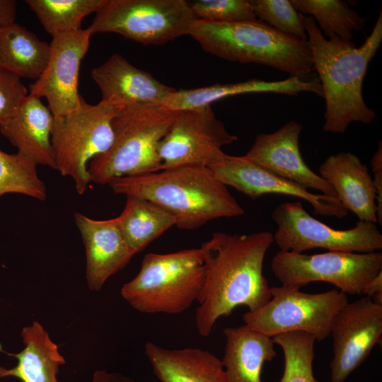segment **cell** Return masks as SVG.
I'll use <instances>...</instances> for the list:
<instances>
[{
    "instance_id": "6da1fadb",
    "label": "cell",
    "mask_w": 382,
    "mask_h": 382,
    "mask_svg": "<svg viewBox=\"0 0 382 382\" xmlns=\"http://www.w3.org/2000/svg\"><path fill=\"white\" fill-rule=\"evenodd\" d=\"M274 242L268 231L250 234L214 233L199 247L204 280L197 299L195 322L199 333L210 335L216 320L240 306L255 311L271 298L263 262Z\"/></svg>"
},
{
    "instance_id": "7a4b0ae2",
    "label": "cell",
    "mask_w": 382,
    "mask_h": 382,
    "mask_svg": "<svg viewBox=\"0 0 382 382\" xmlns=\"http://www.w3.org/2000/svg\"><path fill=\"white\" fill-rule=\"evenodd\" d=\"M304 24L325 100L323 130L343 134L354 122H371L376 112L366 104L362 86L382 42L381 11L371 34L359 47L335 35L326 38L311 16L304 18Z\"/></svg>"
},
{
    "instance_id": "3957f363",
    "label": "cell",
    "mask_w": 382,
    "mask_h": 382,
    "mask_svg": "<svg viewBox=\"0 0 382 382\" xmlns=\"http://www.w3.org/2000/svg\"><path fill=\"white\" fill-rule=\"evenodd\" d=\"M112 191L157 204L183 230L209 221L243 215L244 209L209 167L190 166L113 179Z\"/></svg>"
},
{
    "instance_id": "277c9868",
    "label": "cell",
    "mask_w": 382,
    "mask_h": 382,
    "mask_svg": "<svg viewBox=\"0 0 382 382\" xmlns=\"http://www.w3.org/2000/svg\"><path fill=\"white\" fill-rule=\"evenodd\" d=\"M188 35L207 52L228 61L260 64L301 78L314 70L308 40L256 18L227 23L197 19Z\"/></svg>"
},
{
    "instance_id": "5b68a950",
    "label": "cell",
    "mask_w": 382,
    "mask_h": 382,
    "mask_svg": "<svg viewBox=\"0 0 382 382\" xmlns=\"http://www.w3.org/2000/svg\"><path fill=\"white\" fill-rule=\"evenodd\" d=\"M178 112L161 105L123 107L112 120V145L88 165L91 182L108 185L115 178L159 171L158 146Z\"/></svg>"
},
{
    "instance_id": "8992f818",
    "label": "cell",
    "mask_w": 382,
    "mask_h": 382,
    "mask_svg": "<svg viewBox=\"0 0 382 382\" xmlns=\"http://www.w3.org/2000/svg\"><path fill=\"white\" fill-rule=\"evenodd\" d=\"M204 280L200 248L144 255L137 276L121 295L137 311L177 314L197 301Z\"/></svg>"
},
{
    "instance_id": "52a82bcc",
    "label": "cell",
    "mask_w": 382,
    "mask_h": 382,
    "mask_svg": "<svg viewBox=\"0 0 382 382\" xmlns=\"http://www.w3.org/2000/svg\"><path fill=\"white\" fill-rule=\"evenodd\" d=\"M123 107L102 100L91 105L83 100L75 111L54 117L52 144L56 170L73 180L79 195L86 191L91 183L89 162L112 145V120Z\"/></svg>"
},
{
    "instance_id": "ba28073f",
    "label": "cell",
    "mask_w": 382,
    "mask_h": 382,
    "mask_svg": "<svg viewBox=\"0 0 382 382\" xmlns=\"http://www.w3.org/2000/svg\"><path fill=\"white\" fill-rule=\"evenodd\" d=\"M197 19L185 0H106L88 28L156 45L188 35Z\"/></svg>"
},
{
    "instance_id": "9c48e42d",
    "label": "cell",
    "mask_w": 382,
    "mask_h": 382,
    "mask_svg": "<svg viewBox=\"0 0 382 382\" xmlns=\"http://www.w3.org/2000/svg\"><path fill=\"white\" fill-rule=\"evenodd\" d=\"M271 298L260 308L242 316L245 325L269 337L304 332L322 341L330 335L332 319L348 303L347 295L332 289L320 294L289 285L270 287Z\"/></svg>"
},
{
    "instance_id": "30bf717a",
    "label": "cell",
    "mask_w": 382,
    "mask_h": 382,
    "mask_svg": "<svg viewBox=\"0 0 382 382\" xmlns=\"http://www.w3.org/2000/svg\"><path fill=\"white\" fill-rule=\"evenodd\" d=\"M271 268L282 285L300 288L325 282L346 294L359 295L382 271V253L328 251L306 255L280 250L273 257Z\"/></svg>"
},
{
    "instance_id": "8fae6325",
    "label": "cell",
    "mask_w": 382,
    "mask_h": 382,
    "mask_svg": "<svg viewBox=\"0 0 382 382\" xmlns=\"http://www.w3.org/2000/svg\"><path fill=\"white\" fill-rule=\"evenodd\" d=\"M277 225L274 242L282 251L296 253L313 248L366 253L382 248V234L376 224L359 221L347 230L334 229L312 217L301 202H285L272 212Z\"/></svg>"
},
{
    "instance_id": "7c38bea8",
    "label": "cell",
    "mask_w": 382,
    "mask_h": 382,
    "mask_svg": "<svg viewBox=\"0 0 382 382\" xmlns=\"http://www.w3.org/2000/svg\"><path fill=\"white\" fill-rule=\"evenodd\" d=\"M237 139L215 116L211 105L179 110L158 146L160 170L210 167L225 156L222 148Z\"/></svg>"
},
{
    "instance_id": "4fadbf2b",
    "label": "cell",
    "mask_w": 382,
    "mask_h": 382,
    "mask_svg": "<svg viewBox=\"0 0 382 382\" xmlns=\"http://www.w3.org/2000/svg\"><path fill=\"white\" fill-rule=\"evenodd\" d=\"M331 382H345L369 357L382 335V305L363 296L347 303L334 316Z\"/></svg>"
},
{
    "instance_id": "5bb4252c",
    "label": "cell",
    "mask_w": 382,
    "mask_h": 382,
    "mask_svg": "<svg viewBox=\"0 0 382 382\" xmlns=\"http://www.w3.org/2000/svg\"><path fill=\"white\" fill-rule=\"evenodd\" d=\"M92 35L86 28L53 36L48 64L29 86L30 94L47 100L54 118L69 115L81 105L83 98L78 90L79 69Z\"/></svg>"
},
{
    "instance_id": "9a60e30c",
    "label": "cell",
    "mask_w": 382,
    "mask_h": 382,
    "mask_svg": "<svg viewBox=\"0 0 382 382\" xmlns=\"http://www.w3.org/2000/svg\"><path fill=\"white\" fill-rule=\"evenodd\" d=\"M209 168L226 186H231L250 198L270 193L282 194L306 200L313 207L315 214L339 219L347 215L348 211L337 198L313 193L259 166L245 156L226 154L222 160Z\"/></svg>"
},
{
    "instance_id": "2e32d148",
    "label": "cell",
    "mask_w": 382,
    "mask_h": 382,
    "mask_svg": "<svg viewBox=\"0 0 382 382\" xmlns=\"http://www.w3.org/2000/svg\"><path fill=\"white\" fill-rule=\"evenodd\" d=\"M302 125L295 120L286 122L272 133H261L245 155L259 166L299 185L320 191L337 198L332 185L305 163L299 149Z\"/></svg>"
},
{
    "instance_id": "e0dca14e",
    "label": "cell",
    "mask_w": 382,
    "mask_h": 382,
    "mask_svg": "<svg viewBox=\"0 0 382 382\" xmlns=\"http://www.w3.org/2000/svg\"><path fill=\"white\" fill-rule=\"evenodd\" d=\"M74 215L85 246L88 288L99 291L135 254L125 241L116 217L98 220L80 212Z\"/></svg>"
},
{
    "instance_id": "ac0fdd59",
    "label": "cell",
    "mask_w": 382,
    "mask_h": 382,
    "mask_svg": "<svg viewBox=\"0 0 382 382\" xmlns=\"http://www.w3.org/2000/svg\"><path fill=\"white\" fill-rule=\"evenodd\" d=\"M91 76L101 92L102 100L125 106L161 105L176 91L155 79L149 72L134 66L117 53L93 68Z\"/></svg>"
},
{
    "instance_id": "d6986e66",
    "label": "cell",
    "mask_w": 382,
    "mask_h": 382,
    "mask_svg": "<svg viewBox=\"0 0 382 382\" xmlns=\"http://www.w3.org/2000/svg\"><path fill=\"white\" fill-rule=\"evenodd\" d=\"M319 175L332 187L337 199L359 221L377 222L376 190L367 166L351 152L328 156Z\"/></svg>"
},
{
    "instance_id": "ffe728a7",
    "label": "cell",
    "mask_w": 382,
    "mask_h": 382,
    "mask_svg": "<svg viewBox=\"0 0 382 382\" xmlns=\"http://www.w3.org/2000/svg\"><path fill=\"white\" fill-rule=\"evenodd\" d=\"M54 116L41 98L28 94L17 113L0 126V132L17 154L36 166L56 169L52 144Z\"/></svg>"
},
{
    "instance_id": "44dd1931",
    "label": "cell",
    "mask_w": 382,
    "mask_h": 382,
    "mask_svg": "<svg viewBox=\"0 0 382 382\" xmlns=\"http://www.w3.org/2000/svg\"><path fill=\"white\" fill-rule=\"evenodd\" d=\"M301 92H311L323 96L322 87L318 79L307 80L305 77L291 76L276 81L254 79L243 82L176 89L161 105L169 110L179 111L210 105L216 100L241 94L274 93L294 96Z\"/></svg>"
},
{
    "instance_id": "7402d4cb",
    "label": "cell",
    "mask_w": 382,
    "mask_h": 382,
    "mask_svg": "<svg viewBox=\"0 0 382 382\" xmlns=\"http://www.w3.org/2000/svg\"><path fill=\"white\" fill-rule=\"evenodd\" d=\"M145 353L160 382H227L221 360L207 350L169 349L148 342Z\"/></svg>"
},
{
    "instance_id": "603a6c76",
    "label": "cell",
    "mask_w": 382,
    "mask_h": 382,
    "mask_svg": "<svg viewBox=\"0 0 382 382\" xmlns=\"http://www.w3.org/2000/svg\"><path fill=\"white\" fill-rule=\"evenodd\" d=\"M221 360L227 382H262L263 364L277 357L272 337L247 325L228 327Z\"/></svg>"
},
{
    "instance_id": "cb8c5ba5",
    "label": "cell",
    "mask_w": 382,
    "mask_h": 382,
    "mask_svg": "<svg viewBox=\"0 0 382 382\" xmlns=\"http://www.w3.org/2000/svg\"><path fill=\"white\" fill-rule=\"evenodd\" d=\"M24 348L11 354L18 359L16 366H0V378L16 377L23 382H58L59 366L66 363L59 347L38 323L24 327L21 332Z\"/></svg>"
},
{
    "instance_id": "d4e9b609",
    "label": "cell",
    "mask_w": 382,
    "mask_h": 382,
    "mask_svg": "<svg viewBox=\"0 0 382 382\" xmlns=\"http://www.w3.org/2000/svg\"><path fill=\"white\" fill-rule=\"evenodd\" d=\"M50 44L16 22L0 29V69L37 79L50 60Z\"/></svg>"
},
{
    "instance_id": "484cf974",
    "label": "cell",
    "mask_w": 382,
    "mask_h": 382,
    "mask_svg": "<svg viewBox=\"0 0 382 382\" xmlns=\"http://www.w3.org/2000/svg\"><path fill=\"white\" fill-rule=\"evenodd\" d=\"M129 248L136 255L173 226L174 217L146 199L128 196L122 213L116 217Z\"/></svg>"
},
{
    "instance_id": "4316f807",
    "label": "cell",
    "mask_w": 382,
    "mask_h": 382,
    "mask_svg": "<svg viewBox=\"0 0 382 382\" xmlns=\"http://www.w3.org/2000/svg\"><path fill=\"white\" fill-rule=\"evenodd\" d=\"M296 11L310 15L328 38L352 41L354 31L364 32L366 19L341 0H291ZM324 35V36H325Z\"/></svg>"
},
{
    "instance_id": "83f0119b",
    "label": "cell",
    "mask_w": 382,
    "mask_h": 382,
    "mask_svg": "<svg viewBox=\"0 0 382 382\" xmlns=\"http://www.w3.org/2000/svg\"><path fill=\"white\" fill-rule=\"evenodd\" d=\"M106 0H26L47 33L52 37L77 31L83 18L96 13Z\"/></svg>"
},
{
    "instance_id": "f1b7e54d",
    "label": "cell",
    "mask_w": 382,
    "mask_h": 382,
    "mask_svg": "<svg viewBox=\"0 0 382 382\" xmlns=\"http://www.w3.org/2000/svg\"><path fill=\"white\" fill-rule=\"evenodd\" d=\"M282 349L284 358L281 378L274 382H319L313 373V335L300 331L282 333L272 337Z\"/></svg>"
},
{
    "instance_id": "f546056e",
    "label": "cell",
    "mask_w": 382,
    "mask_h": 382,
    "mask_svg": "<svg viewBox=\"0 0 382 382\" xmlns=\"http://www.w3.org/2000/svg\"><path fill=\"white\" fill-rule=\"evenodd\" d=\"M9 193L44 201L47 188L35 163L17 153L10 154L0 149V197Z\"/></svg>"
},
{
    "instance_id": "4dcf8cb0",
    "label": "cell",
    "mask_w": 382,
    "mask_h": 382,
    "mask_svg": "<svg viewBox=\"0 0 382 382\" xmlns=\"http://www.w3.org/2000/svg\"><path fill=\"white\" fill-rule=\"evenodd\" d=\"M255 17L273 28L308 40L305 17L288 0H250Z\"/></svg>"
},
{
    "instance_id": "1f68e13d",
    "label": "cell",
    "mask_w": 382,
    "mask_h": 382,
    "mask_svg": "<svg viewBox=\"0 0 382 382\" xmlns=\"http://www.w3.org/2000/svg\"><path fill=\"white\" fill-rule=\"evenodd\" d=\"M197 19L227 23L255 19L250 0H195L189 1Z\"/></svg>"
},
{
    "instance_id": "d6a6232c",
    "label": "cell",
    "mask_w": 382,
    "mask_h": 382,
    "mask_svg": "<svg viewBox=\"0 0 382 382\" xmlns=\"http://www.w3.org/2000/svg\"><path fill=\"white\" fill-rule=\"evenodd\" d=\"M28 94L19 76L0 69V126L17 113Z\"/></svg>"
},
{
    "instance_id": "836d02e7",
    "label": "cell",
    "mask_w": 382,
    "mask_h": 382,
    "mask_svg": "<svg viewBox=\"0 0 382 382\" xmlns=\"http://www.w3.org/2000/svg\"><path fill=\"white\" fill-rule=\"evenodd\" d=\"M16 5L13 0H0V29L15 23Z\"/></svg>"
},
{
    "instance_id": "e575fe53",
    "label": "cell",
    "mask_w": 382,
    "mask_h": 382,
    "mask_svg": "<svg viewBox=\"0 0 382 382\" xmlns=\"http://www.w3.org/2000/svg\"><path fill=\"white\" fill-rule=\"evenodd\" d=\"M362 294L369 297L374 303L382 305V271L366 285Z\"/></svg>"
},
{
    "instance_id": "d590c367",
    "label": "cell",
    "mask_w": 382,
    "mask_h": 382,
    "mask_svg": "<svg viewBox=\"0 0 382 382\" xmlns=\"http://www.w3.org/2000/svg\"><path fill=\"white\" fill-rule=\"evenodd\" d=\"M91 382H136L132 378L118 372H108L105 369L96 370Z\"/></svg>"
},
{
    "instance_id": "8d00e7d4",
    "label": "cell",
    "mask_w": 382,
    "mask_h": 382,
    "mask_svg": "<svg viewBox=\"0 0 382 382\" xmlns=\"http://www.w3.org/2000/svg\"><path fill=\"white\" fill-rule=\"evenodd\" d=\"M371 167L372 171L382 170V145L381 141L378 143L377 151L373 155L371 160Z\"/></svg>"
}]
</instances>
